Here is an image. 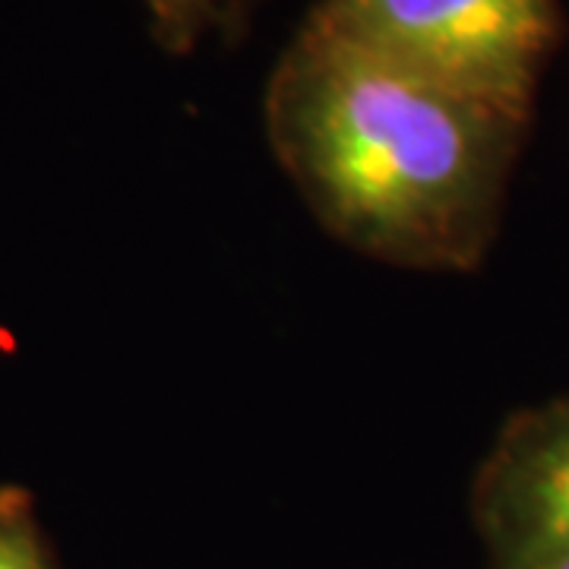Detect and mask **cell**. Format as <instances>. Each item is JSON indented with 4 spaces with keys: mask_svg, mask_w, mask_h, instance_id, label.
I'll use <instances>...</instances> for the list:
<instances>
[{
    "mask_svg": "<svg viewBox=\"0 0 569 569\" xmlns=\"http://www.w3.org/2000/svg\"><path fill=\"white\" fill-rule=\"evenodd\" d=\"M149 10L152 32L171 54L193 51L203 36L219 29L238 0H142Z\"/></svg>",
    "mask_w": 569,
    "mask_h": 569,
    "instance_id": "5",
    "label": "cell"
},
{
    "mask_svg": "<svg viewBox=\"0 0 569 569\" xmlns=\"http://www.w3.org/2000/svg\"><path fill=\"white\" fill-rule=\"evenodd\" d=\"M263 114L276 162L336 241L425 272L485 257L529 123L380 58L317 10L272 67Z\"/></svg>",
    "mask_w": 569,
    "mask_h": 569,
    "instance_id": "1",
    "label": "cell"
},
{
    "mask_svg": "<svg viewBox=\"0 0 569 569\" xmlns=\"http://www.w3.org/2000/svg\"><path fill=\"white\" fill-rule=\"evenodd\" d=\"M348 39L456 96L529 121L557 0H317Z\"/></svg>",
    "mask_w": 569,
    "mask_h": 569,
    "instance_id": "2",
    "label": "cell"
},
{
    "mask_svg": "<svg viewBox=\"0 0 569 569\" xmlns=\"http://www.w3.org/2000/svg\"><path fill=\"white\" fill-rule=\"evenodd\" d=\"M471 522L490 569L569 557V396L512 415L475 471Z\"/></svg>",
    "mask_w": 569,
    "mask_h": 569,
    "instance_id": "3",
    "label": "cell"
},
{
    "mask_svg": "<svg viewBox=\"0 0 569 569\" xmlns=\"http://www.w3.org/2000/svg\"><path fill=\"white\" fill-rule=\"evenodd\" d=\"M0 569H61L29 490L0 488Z\"/></svg>",
    "mask_w": 569,
    "mask_h": 569,
    "instance_id": "4",
    "label": "cell"
},
{
    "mask_svg": "<svg viewBox=\"0 0 569 569\" xmlns=\"http://www.w3.org/2000/svg\"><path fill=\"white\" fill-rule=\"evenodd\" d=\"M541 569H569V557H563V560H553V563H548V567Z\"/></svg>",
    "mask_w": 569,
    "mask_h": 569,
    "instance_id": "6",
    "label": "cell"
}]
</instances>
